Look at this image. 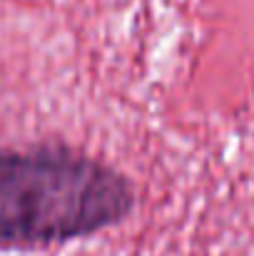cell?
<instances>
[{
  "instance_id": "cell-1",
  "label": "cell",
  "mask_w": 254,
  "mask_h": 256,
  "mask_svg": "<svg viewBox=\"0 0 254 256\" xmlns=\"http://www.w3.org/2000/svg\"><path fill=\"white\" fill-rule=\"evenodd\" d=\"M132 209L127 176L95 157L63 144L0 150V249L92 236Z\"/></svg>"
}]
</instances>
